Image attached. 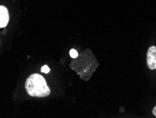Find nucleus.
I'll return each mask as SVG.
<instances>
[{"instance_id": "obj_1", "label": "nucleus", "mask_w": 156, "mask_h": 118, "mask_svg": "<svg viewBox=\"0 0 156 118\" xmlns=\"http://www.w3.org/2000/svg\"><path fill=\"white\" fill-rule=\"evenodd\" d=\"M25 87L27 94L32 97L44 98L51 93L45 78L39 74H33L27 78Z\"/></svg>"}, {"instance_id": "obj_2", "label": "nucleus", "mask_w": 156, "mask_h": 118, "mask_svg": "<svg viewBox=\"0 0 156 118\" xmlns=\"http://www.w3.org/2000/svg\"><path fill=\"white\" fill-rule=\"evenodd\" d=\"M147 65L151 70L156 69V46L149 48L147 52Z\"/></svg>"}, {"instance_id": "obj_3", "label": "nucleus", "mask_w": 156, "mask_h": 118, "mask_svg": "<svg viewBox=\"0 0 156 118\" xmlns=\"http://www.w3.org/2000/svg\"><path fill=\"white\" fill-rule=\"evenodd\" d=\"M9 21V11L4 6H0V29L7 25Z\"/></svg>"}, {"instance_id": "obj_4", "label": "nucleus", "mask_w": 156, "mask_h": 118, "mask_svg": "<svg viewBox=\"0 0 156 118\" xmlns=\"http://www.w3.org/2000/svg\"><path fill=\"white\" fill-rule=\"evenodd\" d=\"M70 55L72 58H76L78 57V52L75 49H71L70 51Z\"/></svg>"}, {"instance_id": "obj_5", "label": "nucleus", "mask_w": 156, "mask_h": 118, "mask_svg": "<svg viewBox=\"0 0 156 118\" xmlns=\"http://www.w3.org/2000/svg\"><path fill=\"white\" fill-rule=\"evenodd\" d=\"M41 71L43 73L48 74L50 71V69L47 65H44V66H43L42 68H41Z\"/></svg>"}, {"instance_id": "obj_6", "label": "nucleus", "mask_w": 156, "mask_h": 118, "mask_svg": "<svg viewBox=\"0 0 156 118\" xmlns=\"http://www.w3.org/2000/svg\"><path fill=\"white\" fill-rule=\"evenodd\" d=\"M153 114L155 115V116L156 117V106L155 107L153 108Z\"/></svg>"}]
</instances>
